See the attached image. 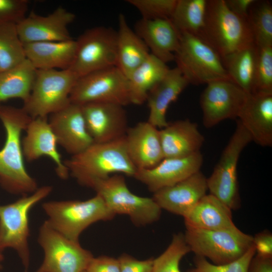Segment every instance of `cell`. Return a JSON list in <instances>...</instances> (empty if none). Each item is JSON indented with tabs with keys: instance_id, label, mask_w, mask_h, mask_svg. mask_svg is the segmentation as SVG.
I'll use <instances>...</instances> for the list:
<instances>
[{
	"instance_id": "6",
	"label": "cell",
	"mask_w": 272,
	"mask_h": 272,
	"mask_svg": "<svg viewBox=\"0 0 272 272\" xmlns=\"http://www.w3.org/2000/svg\"><path fill=\"white\" fill-rule=\"evenodd\" d=\"M86 187L94 189L115 215H128L136 226L151 224L160 217L162 209L154 199L131 192L122 174H116L105 179L93 180Z\"/></svg>"
},
{
	"instance_id": "20",
	"label": "cell",
	"mask_w": 272,
	"mask_h": 272,
	"mask_svg": "<svg viewBox=\"0 0 272 272\" xmlns=\"http://www.w3.org/2000/svg\"><path fill=\"white\" fill-rule=\"evenodd\" d=\"M124 140L127 155L137 170L152 168L164 158L159 129L148 121L128 127Z\"/></svg>"
},
{
	"instance_id": "10",
	"label": "cell",
	"mask_w": 272,
	"mask_h": 272,
	"mask_svg": "<svg viewBox=\"0 0 272 272\" xmlns=\"http://www.w3.org/2000/svg\"><path fill=\"white\" fill-rule=\"evenodd\" d=\"M252 139L237 119L236 129L224 149L211 176L207 178L208 188L213 195L232 210L240 206L237 166L243 150Z\"/></svg>"
},
{
	"instance_id": "26",
	"label": "cell",
	"mask_w": 272,
	"mask_h": 272,
	"mask_svg": "<svg viewBox=\"0 0 272 272\" xmlns=\"http://www.w3.org/2000/svg\"><path fill=\"white\" fill-rule=\"evenodd\" d=\"M24 46L26 59L36 70H67L75 58L76 41L37 42Z\"/></svg>"
},
{
	"instance_id": "8",
	"label": "cell",
	"mask_w": 272,
	"mask_h": 272,
	"mask_svg": "<svg viewBox=\"0 0 272 272\" xmlns=\"http://www.w3.org/2000/svg\"><path fill=\"white\" fill-rule=\"evenodd\" d=\"M78 77L70 70H36L30 94L22 108L32 118L48 117L69 105Z\"/></svg>"
},
{
	"instance_id": "4",
	"label": "cell",
	"mask_w": 272,
	"mask_h": 272,
	"mask_svg": "<svg viewBox=\"0 0 272 272\" xmlns=\"http://www.w3.org/2000/svg\"><path fill=\"white\" fill-rule=\"evenodd\" d=\"M42 208L47 217V224L65 237L76 242H79L81 233L92 224L110 220L115 216L97 194L85 200L44 202Z\"/></svg>"
},
{
	"instance_id": "43",
	"label": "cell",
	"mask_w": 272,
	"mask_h": 272,
	"mask_svg": "<svg viewBox=\"0 0 272 272\" xmlns=\"http://www.w3.org/2000/svg\"><path fill=\"white\" fill-rule=\"evenodd\" d=\"M248 272H272V257L257 254L251 259Z\"/></svg>"
},
{
	"instance_id": "44",
	"label": "cell",
	"mask_w": 272,
	"mask_h": 272,
	"mask_svg": "<svg viewBox=\"0 0 272 272\" xmlns=\"http://www.w3.org/2000/svg\"><path fill=\"white\" fill-rule=\"evenodd\" d=\"M255 0H225L228 8L238 16L247 19L249 9Z\"/></svg>"
},
{
	"instance_id": "13",
	"label": "cell",
	"mask_w": 272,
	"mask_h": 272,
	"mask_svg": "<svg viewBox=\"0 0 272 272\" xmlns=\"http://www.w3.org/2000/svg\"><path fill=\"white\" fill-rule=\"evenodd\" d=\"M79 105L93 102L130 104L126 77L117 66L92 72L78 79L70 96Z\"/></svg>"
},
{
	"instance_id": "40",
	"label": "cell",
	"mask_w": 272,
	"mask_h": 272,
	"mask_svg": "<svg viewBox=\"0 0 272 272\" xmlns=\"http://www.w3.org/2000/svg\"><path fill=\"white\" fill-rule=\"evenodd\" d=\"M120 272H152L153 260L152 258L138 260L126 254H122L119 258Z\"/></svg>"
},
{
	"instance_id": "21",
	"label": "cell",
	"mask_w": 272,
	"mask_h": 272,
	"mask_svg": "<svg viewBox=\"0 0 272 272\" xmlns=\"http://www.w3.org/2000/svg\"><path fill=\"white\" fill-rule=\"evenodd\" d=\"M207 178L199 171L184 180L153 193V198L160 207L184 217L206 194Z\"/></svg>"
},
{
	"instance_id": "42",
	"label": "cell",
	"mask_w": 272,
	"mask_h": 272,
	"mask_svg": "<svg viewBox=\"0 0 272 272\" xmlns=\"http://www.w3.org/2000/svg\"><path fill=\"white\" fill-rule=\"evenodd\" d=\"M253 245L257 254L272 257V235L268 231H263L253 237Z\"/></svg>"
},
{
	"instance_id": "19",
	"label": "cell",
	"mask_w": 272,
	"mask_h": 272,
	"mask_svg": "<svg viewBox=\"0 0 272 272\" xmlns=\"http://www.w3.org/2000/svg\"><path fill=\"white\" fill-rule=\"evenodd\" d=\"M25 131L26 133L22 140V146L27 161L31 162L41 157H48L55 164L57 176L62 179H67L69 171L58 151L57 139L47 117L32 118Z\"/></svg>"
},
{
	"instance_id": "17",
	"label": "cell",
	"mask_w": 272,
	"mask_h": 272,
	"mask_svg": "<svg viewBox=\"0 0 272 272\" xmlns=\"http://www.w3.org/2000/svg\"><path fill=\"white\" fill-rule=\"evenodd\" d=\"M203 161L200 152L184 157L164 158L152 168L137 169L133 177L154 193L200 171Z\"/></svg>"
},
{
	"instance_id": "24",
	"label": "cell",
	"mask_w": 272,
	"mask_h": 272,
	"mask_svg": "<svg viewBox=\"0 0 272 272\" xmlns=\"http://www.w3.org/2000/svg\"><path fill=\"white\" fill-rule=\"evenodd\" d=\"M189 84L177 67L170 69L148 94L146 102L149 114L147 121L157 128L166 126L169 123L166 119L168 107Z\"/></svg>"
},
{
	"instance_id": "27",
	"label": "cell",
	"mask_w": 272,
	"mask_h": 272,
	"mask_svg": "<svg viewBox=\"0 0 272 272\" xmlns=\"http://www.w3.org/2000/svg\"><path fill=\"white\" fill-rule=\"evenodd\" d=\"M183 218L187 228L218 231L236 227L231 210L211 194H206Z\"/></svg>"
},
{
	"instance_id": "25",
	"label": "cell",
	"mask_w": 272,
	"mask_h": 272,
	"mask_svg": "<svg viewBox=\"0 0 272 272\" xmlns=\"http://www.w3.org/2000/svg\"><path fill=\"white\" fill-rule=\"evenodd\" d=\"M159 132L164 158L184 157L200 152L205 141L197 124L188 119L168 123Z\"/></svg>"
},
{
	"instance_id": "46",
	"label": "cell",
	"mask_w": 272,
	"mask_h": 272,
	"mask_svg": "<svg viewBox=\"0 0 272 272\" xmlns=\"http://www.w3.org/2000/svg\"><path fill=\"white\" fill-rule=\"evenodd\" d=\"M83 272H87V271L85 270V271H83Z\"/></svg>"
},
{
	"instance_id": "22",
	"label": "cell",
	"mask_w": 272,
	"mask_h": 272,
	"mask_svg": "<svg viewBox=\"0 0 272 272\" xmlns=\"http://www.w3.org/2000/svg\"><path fill=\"white\" fill-rule=\"evenodd\" d=\"M134 31L146 44L151 54L166 64L174 60L181 34L170 19L141 18L136 22Z\"/></svg>"
},
{
	"instance_id": "9",
	"label": "cell",
	"mask_w": 272,
	"mask_h": 272,
	"mask_svg": "<svg viewBox=\"0 0 272 272\" xmlns=\"http://www.w3.org/2000/svg\"><path fill=\"white\" fill-rule=\"evenodd\" d=\"M186 228L184 236L190 251L208 258L215 264L238 259L253 245V237L237 227L218 231Z\"/></svg>"
},
{
	"instance_id": "35",
	"label": "cell",
	"mask_w": 272,
	"mask_h": 272,
	"mask_svg": "<svg viewBox=\"0 0 272 272\" xmlns=\"http://www.w3.org/2000/svg\"><path fill=\"white\" fill-rule=\"evenodd\" d=\"M190 251L184 235L174 234L167 248L154 259L152 272H181L180 261Z\"/></svg>"
},
{
	"instance_id": "36",
	"label": "cell",
	"mask_w": 272,
	"mask_h": 272,
	"mask_svg": "<svg viewBox=\"0 0 272 272\" xmlns=\"http://www.w3.org/2000/svg\"><path fill=\"white\" fill-rule=\"evenodd\" d=\"M258 48L254 84L251 94H272V46Z\"/></svg>"
},
{
	"instance_id": "32",
	"label": "cell",
	"mask_w": 272,
	"mask_h": 272,
	"mask_svg": "<svg viewBox=\"0 0 272 272\" xmlns=\"http://www.w3.org/2000/svg\"><path fill=\"white\" fill-rule=\"evenodd\" d=\"M207 0H177L170 18L180 33L199 36L204 26Z\"/></svg>"
},
{
	"instance_id": "14",
	"label": "cell",
	"mask_w": 272,
	"mask_h": 272,
	"mask_svg": "<svg viewBox=\"0 0 272 272\" xmlns=\"http://www.w3.org/2000/svg\"><path fill=\"white\" fill-rule=\"evenodd\" d=\"M247 95L230 80L207 84L200 98L204 126L211 128L223 120L237 119Z\"/></svg>"
},
{
	"instance_id": "1",
	"label": "cell",
	"mask_w": 272,
	"mask_h": 272,
	"mask_svg": "<svg viewBox=\"0 0 272 272\" xmlns=\"http://www.w3.org/2000/svg\"><path fill=\"white\" fill-rule=\"evenodd\" d=\"M32 118L22 108L0 106V120L6 141L0 150V184L8 192L24 196L38 188L36 180L26 170L21 134Z\"/></svg>"
},
{
	"instance_id": "30",
	"label": "cell",
	"mask_w": 272,
	"mask_h": 272,
	"mask_svg": "<svg viewBox=\"0 0 272 272\" xmlns=\"http://www.w3.org/2000/svg\"><path fill=\"white\" fill-rule=\"evenodd\" d=\"M254 43L222 58L230 79L246 93H252L258 55Z\"/></svg>"
},
{
	"instance_id": "12",
	"label": "cell",
	"mask_w": 272,
	"mask_h": 272,
	"mask_svg": "<svg viewBox=\"0 0 272 272\" xmlns=\"http://www.w3.org/2000/svg\"><path fill=\"white\" fill-rule=\"evenodd\" d=\"M37 241L44 258L35 272H83L94 257L79 242L65 237L46 221L39 228Z\"/></svg>"
},
{
	"instance_id": "41",
	"label": "cell",
	"mask_w": 272,
	"mask_h": 272,
	"mask_svg": "<svg viewBox=\"0 0 272 272\" xmlns=\"http://www.w3.org/2000/svg\"><path fill=\"white\" fill-rule=\"evenodd\" d=\"M87 272H120L118 259L106 256L93 257L90 261Z\"/></svg>"
},
{
	"instance_id": "16",
	"label": "cell",
	"mask_w": 272,
	"mask_h": 272,
	"mask_svg": "<svg viewBox=\"0 0 272 272\" xmlns=\"http://www.w3.org/2000/svg\"><path fill=\"white\" fill-rule=\"evenodd\" d=\"M75 14L59 7L47 16L32 12L17 24L23 44L73 39L68 26L75 19Z\"/></svg>"
},
{
	"instance_id": "18",
	"label": "cell",
	"mask_w": 272,
	"mask_h": 272,
	"mask_svg": "<svg viewBox=\"0 0 272 272\" xmlns=\"http://www.w3.org/2000/svg\"><path fill=\"white\" fill-rule=\"evenodd\" d=\"M48 120L58 145L72 156L82 152L94 143L86 128L81 105L71 102L50 114Z\"/></svg>"
},
{
	"instance_id": "29",
	"label": "cell",
	"mask_w": 272,
	"mask_h": 272,
	"mask_svg": "<svg viewBox=\"0 0 272 272\" xmlns=\"http://www.w3.org/2000/svg\"><path fill=\"white\" fill-rule=\"evenodd\" d=\"M169 69L166 63L150 53L127 77L130 104L139 105L146 102L149 91Z\"/></svg>"
},
{
	"instance_id": "34",
	"label": "cell",
	"mask_w": 272,
	"mask_h": 272,
	"mask_svg": "<svg viewBox=\"0 0 272 272\" xmlns=\"http://www.w3.org/2000/svg\"><path fill=\"white\" fill-rule=\"evenodd\" d=\"M254 42L258 47L272 46V5L257 1L251 5L247 18Z\"/></svg>"
},
{
	"instance_id": "3",
	"label": "cell",
	"mask_w": 272,
	"mask_h": 272,
	"mask_svg": "<svg viewBox=\"0 0 272 272\" xmlns=\"http://www.w3.org/2000/svg\"><path fill=\"white\" fill-rule=\"evenodd\" d=\"M199 37L223 58L255 43L247 19L233 13L225 0H207Z\"/></svg>"
},
{
	"instance_id": "39",
	"label": "cell",
	"mask_w": 272,
	"mask_h": 272,
	"mask_svg": "<svg viewBox=\"0 0 272 272\" xmlns=\"http://www.w3.org/2000/svg\"><path fill=\"white\" fill-rule=\"evenodd\" d=\"M29 3L27 0H0V24H18L26 17Z\"/></svg>"
},
{
	"instance_id": "31",
	"label": "cell",
	"mask_w": 272,
	"mask_h": 272,
	"mask_svg": "<svg viewBox=\"0 0 272 272\" xmlns=\"http://www.w3.org/2000/svg\"><path fill=\"white\" fill-rule=\"evenodd\" d=\"M36 73V70L27 59L14 68L0 72V106L2 102L12 98L26 101L32 89Z\"/></svg>"
},
{
	"instance_id": "5",
	"label": "cell",
	"mask_w": 272,
	"mask_h": 272,
	"mask_svg": "<svg viewBox=\"0 0 272 272\" xmlns=\"http://www.w3.org/2000/svg\"><path fill=\"white\" fill-rule=\"evenodd\" d=\"M52 189L50 185L41 186L12 203L0 205V252L8 248L14 250L22 261L24 272H28L30 261L29 212L48 196Z\"/></svg>"
},
{
	"instance_id": "7",
	"label": "cell",
	"mask_w": 272,
	"mask_h": 272,
	"mask_svg": "<svg viewBox=\"0 0 272 272\" xmlns=\"http://www.w3.org/2000/svg\"><path fill=\"white\" fill-rule=\"evenodd\" d=\"M180 34L174 61L189 84L198 85L218 80H231L221 57L212 47L198 36Z\"/></svg>"
},
{
	"instance_id": "23",
	"label": "cell",
	"mask_w": 272,
	"mask_h": 272,
	"mask_svg": "<svg viewBox=\"0 0 272 272\" xmlns=\"http://www.w3.org/2000/svg\"><path fill=\"white\" fill-rule=\"evenodd\" d=\"M237 119L252 141L262 147H271L272 94H248Z\"/></svg>"
},
{
	"instance_id": "15",
	"label": "cell",
	"mask_w": 272,
	"mask_h": 272,
	"mask_svg": "<svg viewBox=\"0 0 272 272\" xmlns=\"http://www.w3.org/2000/svg\"><path fill=\"white\" fill-rule=\"evenodd\" d=\"M81 106L86 128L94 143H108L124 137L128 128L124 106L104 102Z\"/></svg>"
},
{
	"instance_id": "11",
	"label": "cell",
	"mask_w": 272,
	"mask_h": 272,
	"mask_svg": "<svg viewBox=\"0 0 272 272\" xmlns=\"http://www.w3.org/2000/svg\"><path fill=\"white\" fill-rule=\"evenodd\" d=\"M76 41L75 56L69 69L78 78L116 66V31L104 26L94 27L84 31Z\"/></svg>"
},
{
	"instance_id": "45",
	"label": "cell",
	"mask_w": 272,
	"mask_h": 272,
	"mask_svg": "<svg viewBox=\"0 0 272 272\" xmlns=\"http://www.w3.org/2000/svg\"><path fill=\"white\" fill-rule=\"evenodd\" d=\"M3 260H4V255L2 252H0V268L2 267V262H3Z\"/></svg>"
},
{
	"instance_id": "37",
	"label": "cell",
	"mask_w": 272,
	"mask_h": 272,
	"mask_svg": "<svg viewBox=\"0 0 272 272\" xmlns=\"http://www.w3.org/2000/svg\"><path fill=\"white\" fill-rule=\"evenodd\" d=\"M256 253L254 245L238 259L224 264L217 265L207 258L196 256L194 267L188 272H248L250 261Z\"/></svg>"
},
{
	"instance_id": "33",
	"label": "cell",
	"mask_w": 272,
	"mask_h": 272,
	"mask_svg": "<svg viewBox=\"0 0 272 272\" xmlns=\"http://www.w3.org/2000/svg\"><path fill=\"white\" fill-rule=\"evenodd\" d=\"M26 59L24 44L13 23L0 24V72L14 68Z\"/></svg>"
},
{
	"instance_id": "38",
	"label": "cell",
	"mask_w": 272,
	"mask_h": 272,
	"mask_svg": "<svg viewBox=\"0 0 272 272\" xmlns=\"http://www.w3.org/2000/svg\"><path fill=\"white\" fill-rule=\"evenodd\" d=\"M177 0H128L142 15L148 20L170 19Z\"/></svg>"
},
{
	"instance_id": "28",
	"label": "cell",
	"mask_w": 272,
	"mask_h": 272,
	"mask_svg": "<svg viewBox=\"0 0 272 272\" xmlns=\"http://www.w3.org/2000/svg\"><path fill=\"white\" fill-rule=\"evenodd\" d=\"M118 22L116 66L127 78L149 57L150 52L129 27L123 14L119 15Z\"/></svg>"
},
{
	"instance_id": "2",
	"label": "cell",
	"mask_w": 272,
	"mask_h": 272,
	"mask_svg": "<svg viewBox=\"0 0 272 272\" xmlns=\"http://www.w3.org/2000/svg\"><path fill=\"white\" fill-rule=\"evenodd\" d=\"M63 163L70 174L85 186L93 180L105 179L111 174L133 177L137 171L127 155L124 137L108 143H94Z\"/></svg>"
}]
</instances>
